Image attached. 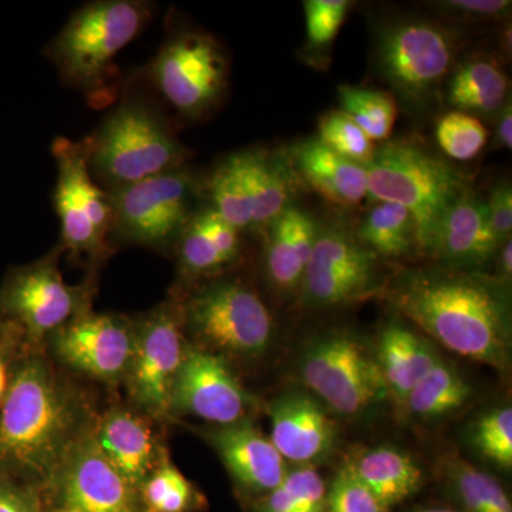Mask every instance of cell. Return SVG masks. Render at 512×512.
<instances>
[{"label":"cell","instance_id":"6da1fadb","mask_svg":"<svg viewBox=\"0 0 512 512\" xmlns=\"http://www.w3.org/2000/svg\"><path fill=\"white\" fill-rule=\"evenodd\" d=\"M77 379L45 349L26 345L0 406V476L36 488L47 507L60 471L101 410Z\"/></svg>","mask_w":512,"mask_h":512},{"label":"cell","instance_id":"7a4b0ae2","mask_svg":"<svg viewBox=\"0 0 512 512\" xmlns=\"http://www.w3.org/2000/svg\"><path fill=\"white\" fill-rule=\"evenodd\" d=\"M507 282L444 265L406 271L389 301L444 348L505 372L511 359V298Z\"/></svg>","mask_w":512,"mask_h":512},{"label":"cell","instance_id":"3957f363","mask_svg":"<svg viewBox=\"0 0 512 512\" xmlns=\"http://www.w3.org/2000/svg\"><path fill=\"white\" fill-rule=\"evenodd\" d=\"M367 194L402 205L416 228L417 252L433 256L447 212L468 190L460 168L410 140H390L366 165Z\"/></svg>","mask_w":512,"mask_h":512},{"label":"cell","instance_id":"277c9868","mask_svg":"<svg viewBox=\"0 0 512 512\" xmlns=\"http://www.w3.org/2000/svg\"><path fill=\"white\" fill-rule=\"evenodd\" d=\"M86 138L90 173L106 191L184 167L192 156L163 110L140 96L120 101Z\"/></svg>","mask_w":512,"mask_h":512},{"label":"cell","instance_id":"5b68a950","mask_svg":"<svg viewBox=\"0 0 512 512\" xmlns=\"http://www.w3.org/2000/svg\"><path fill=\"white\" fill-rule=\"evenodd\" d=\"M147 0H93L74 10L45 55L67 86L100 99L116 77L114 59L154 18Z\"/></svg>","mask_w":512,"mask_h":512},{"label":"cell","instance_id":"8992f818","mask_svg":"<svg viewBox=\"0 0 512 512\" xmlns=\"http://www.w3.org/2000/svg\"><path fill=\"white\" fill-rule=\"evenodd\" d=\"M180 303L185 338L194 348L239 362L266 355L274 318L258 292L238 278L208 279L171 291Z\"/></svg>","mask_w":512,"mask_h":512},{"label":"cell","instance_id":"52a82bcc","mask_svg":"<svg viewBox=\"0 0 512 512\" xmlns=\"http://www.w3.org/2000/svg\"><path fill=\"white\" fill-rule=\"evenodd\" d=\"M52 154L57 170L53 205L60 222L59 247L70 261L87 268V276L97 278V272L114 252L109 192L90 173L86 137L80 141L57 137Z\"/></svg>","mask_w":512,"mask_h":512},{"label":"cell","instance_id":"ba28073f","mask_svg":"<svg viewBox=\"0 0 512 512\" xmlns=\"http://www.w3.org/2000/svg\"><path fill=\"white\" fill-rule=\"evenodd\" d=\"M205 180L188 165L109 192L111 245H134L173 254L185 227L201 210Z\"/></svg>","mask_w":512,"mask_h":512},{"label":"cell","instance_id":"9c48e42d","mask_svg":"<svg viewBox=\"0 0 512 512\" xmlns=\"http://www.w3.org/2000/svg\"><path fill=\"white\" fill-rule=\"evenodd\" d=\"M457 57V37L433 20L407 18L384 26L376 43V67L394 99L423 113L439 96Z\"/></svg>","mask_w":512,"mask_h":512},{"label":"cell","instance_id":"30bf717a","mask_svg":"<svg viewBox=\"0 0 512 512\" xmlns=\"http://www.w3.org/2000/svg\"><path fill=\"white\" fill-rule=\"evenodd\" d=\"M62 255L57 244L37 261L13 266L0 282V319L20 330L29 348L45 349L53 332L93 309L97 278L67 284L59 268Z\"/></svg>","mask_w":512,"mask_h":512},{"label":"cell","instance_id":"8fae6325","mask_svg":"<svg viewBox=\"0 0 512 512\" xmlns=\"http://www.w3.org/2000/svg\"><path fill=\"white\" fill-rule=\"evenodd\" d=\"M131 319L133 352L121 386L126 402L158 423H173L175 380L188 348L178 298L170 292L165 301Z\"/></svg>","mask_w":512,"mask_h":512},{"label":"cell","instance_id":"7c38bea8","mask_svg":"<svg viewBox=\"0 0 512 512\" xmlns=\"http://www.w3.org/2000/svg\"><path fill=\"white\" fill-rule=\"evenodd\" d=\"M161 99L185 120H200L220 106L228 89L227 53L210 33L175 30L147 67Z\"/></svg>","mask_w":512,"mask_h":512},{"label":"cell","instance_id":"4fadbf2b","mask_svg":"<svg viewBox=\"0 0 512 512\" xmlns=\"http://www.w3.org/2000/svg\"><path fill=\"white\" fill-rule=\"evenodd\" d=\"M298 372L316 399L340 416H360L389 396L373 350L345 330L309 340Z\"/></svg>","mask_w":512,"mask_h":512},{"label":"cell","instance_id":"5bb4252c","mask_svg":"<svg viewBox=\"0 0 512 512\" xmlns=\"http://www.w3.org/2000/svg\"><path fill=\"white\" fill-rule=\"evenodd\" d=\"M133 343L131 316L89 309L53 332L46 339L45 350L70 375L116 392L123 386Z\"/></svg>","mask_w":512,"mask_h":512},{"label":"cell","instance_id":"9a60e30c","mask_svg":"<svg viewBox=\"0 0 512 512\" xmlns=\"http://www.w3.org/2000/svg\"><path fill=\"white\" fill-rule=\"evenodd\" d=\"M383 288L382 259L346 229L319 227L301 292L306 305L335 309Z\"/></svg>","mask_w":512,"mask_h":512},{"label":"cell","instance_id":"2e32d148","mask_svg":"<svg viewBox=\"0 0 512 512\" xmlns=\"http://www.w3.org/2000/svg\"><path fill=\"white\" fill-rule=\"evenodd\" d=\"M256 400L224 357L188 343L175 380L171 419L191 416L208 426H231L252 420Z\"/></svg>","mask_w":512,"mask_h":512},{"label":"cell","instance_id":"e0dca14e","mask_svg":"<svg viewBox=\"0 0 512 512\" xmlns=\"http://www.w3.org/2000/svg\"><path fill=\"white\" fill-rule=\"evenodd\" d=\"M50 508L79 512H146L137 488L121 476L100 450L94 430L74 448L60 471L50 493Z\"/></svg>","mask_w":512,"mask_h":512},{"label":"cell","instance_id":"ac0fdd59","mask_svg":"<svg viewBox=\"0 0 512 512\" xmlns=\"http://www.w3.org/2000/svg\"><path fill=\"white\" fill-rule=\"evenodd\" d=\"M164 427L165 424L138 412L126 400L114 397L100 410L94 436L107 460L138 490L171 457Z\"/></svg>","mask_w":512,"mask_h":512},{"label":"cell","instance_id":"d6986e66","mask_svg":"<svg viewBox=\"0 0 512 512\" xmlns=\"http://www.w3.org/2000/svg\"><path fill=\"white\" fill-rule=\"evenodd\" d=\"M272 443L285 461L313 466L338 444V426L316 397L286 392L268 404Z\"/></svg>","mask_w":512,"mask_h":512},{"label":"cell","instance_id":"ffe728a7","mask_svg":"<svg viewBox=\"0 0 512 512\" xmlns=\"http://www.w3.org/2000/svg\"><path fill=\"white\" fill-rule=\"evenodd\" d=\"M198 433L214 448L234 483L254 498L269 493L284 480L286 461L254 421L208 426Z\"/></svg>","mask_w":512,"mask_h":512},{"label":"cell","instance_id":"44dd1931","mask_svg":"<svg viewBox=\"0 0 512 512\" xmlns=\"http://www.w3.org/2000/svg\"><path fill=\"white\" fill-rule=\"evenodd\" d=\"M241 234L205 204L175 245L178 281L174 288H188L221 276L241 256Z\"/></svg>","mask_w":512,"mask_h":512},{"label":"cell","instance_id":"7402d4cb","mask_svg":"<svg viewBox=\"0 0 512 512\" xmlns=\"http://www.w3.org/2000/svg\"><path fill=\"white\" fill-rule=\"evenodd\" d=\"M501 245L490 227L485 200L468 190L447 212L431 258L448 268L483 272Z\"/></svg>","mask_w":512,"mask_h":512},{"label":"cell","instance_id":"603a6c76","mask_svg":"<svg viewBox=\"0 0 512 512\" xmlns=\"http://www.w3.org/2000/svg\"><path fill=\"white\" fill-rule=\"evenodd\" d=\"M262 232H265L264 269L269 285L284 296L301 291L319 225L311 214L289 205Z\"/></svg>","mask_w":512,"mask_h":512},{"label":"cell","instance_id":"cb8c5ba5","mask_svg":"<svg viewBox=\"0 0 512 512\" xmlns=\"http://www.w3.org/2000/svg\"><path fill=\"white\" fill-rule=\"evenodd\" d=\"M288 154L296 177L325 200L342 207L365 200L366 167L339 156L318 137L299 141Z\"/></svg>","mask_w":512,"mask_h":512},{"label":"cell","instance_id":"d4e9b609","mask_svg":"<svg viewBox=\"0 0 512 512\" xmlns=\"http://www.w3.org/2000/svg\"><path fill=\"white\" fill-rule=\"evenodd\" d=\"M373 355L387 392L403 407L416 384L440 360L429 340L421 338L400 322L389 323L382 330Z\"/></svg>","mask_w":512,"mask_h":512},{"label":"cell","instance_id":"484cf974","mask_svg":"<svg viewBox=\"0 0 512 512\" xmlns=\"http://www.w3.org/2000/svg\"><path fill=\"white\" fill-rule=\"evenodd\" d=\"M448 106L470 116H497L507 103L510 80L488 56L470 57L454 66L446 84Z\"/></svg>","mask_w":512,"mask_h":512},{"label":"cell","instance_id":"4316f807","mask_svg":"<svg viewBox=\"0 0 512 512\" xmlns=\"http://www.w3.org/2000/svg\"><path fill=\"white\" fill-rule=\"evenodd\" d=\"M346 463L387 508L412 497L423 485V471L416 461L396 447L357 451Z\"/></svg>","mask_w":512,"mask_h":512},{"label":"cell","instance_id":"83f0119b","mask_svg":"<svg viewBox=\"0 0 512 512\" xmlns=\"http://www.w3.org/2000/svg\"><path fill=\"white\" fill-rule=\"evenodd\" d=\"M254 161L255 148L229 154L204 183L208 207L241 232L252 229Z\"/></svg>","mask_w":512,"mask_h":512},{"label":"cell","instance_id":"f1b7e54d","mask_svg":"<svg viewBox=\"0 0 512 512\" xmlns=\"http://www.w3.org/2000/svg\"><path fill=\"white\" fill-rule=\"evenodd\" d=\"M296 180L288 151L255 148L252 231H264L291 205Z\"/></svg>","mask_w":512,"mask_h":512},{"label":"cell","instance_id":"f546056e","mask_svg":"<svg viewBox=\"0 0 512 512\" xmlns=\"http://www.w3.org/2000/svg\"><path fill=\"white\" fill-rule=\"evenodd\" d=\"M356 237L380 259H399L417 252L412 215L393 202L379 201L367 212Z\"/></svg>","mask_w":512,"mask_h":512},{"label":"cell","instance_id":"4dcf8cb0","mask_svg":"<svg viewBox=\"0 0 512 512\" xmlns=\"http://www.w3.org/2000/svg\"><path fill=\"white\" fill-rule=\"evenodd\" d=\"M471 396L470 384L440 359L410 392L404 409L416 419L437 420L460 410Z\"/></svg>","mask_w":512,"mask_h":512},{"label":"cell","instance_id":"1f68e13d","mask_svg":"<svg viewBox=\"0 0 512 512\" xmlns=\"http://www.w3.org/2000/svg\"><path fill=\"white\" fill-rule=\"evenodd\" d=\"M146 512H202L208 500L197 484L167 458L138 488Z\"/></svg>","mask_w":512,"mask_h":512},{"label":"cell","instance_id":"d6a6232c","mask_svg":"<svg viewBox=\"0 0 512 512\" xmlns=\"http://www.w3.org/2000/svg\"><path fill=\"white\" fill-rule=\"evenodd\" d=\"M325 481L313 466L286 471L282 483L254 498L255 512H326Z\"/></svg>","mask_w":512,"mask_h":512},{"label":"cell","instance_id":"836d02e7","mask_svg":"<svg viewBox=\"0 0 512 512\" xmlns=\"http://www.w3.org/2000/svg\"><path fill=\"white\" fill-rule=\"evenodd\" d=\"M340 107L372 141H386L397 119V101L392 94L357 86H340Z\"/></svg>","mask_w":512,"mask_h":512},{"label":"cell","instance_id":"e575fe53","mask_svg":"<svg viewBox=\"0 0 512 512\" xmlns=\"http://www.w3.org/2000/svg\"><path fill=\"white\" fill-rule=\"evenodd\" d=\"M448 476L466 512H512L500 481L460 457L447 461Z\"/></svg>","mask_w":512,"mask_h":512},{"label":"cell","instance_id":"d590c367","mask_svg":"<svg viewBox=\"0 0 512 512\" xmlns=\"http://www.w3.org/2000/svg\"><path fill=\"white\" fill-rule=\"evenodd\" d=\"M440 150L456 161L476 158L488 143V131L477 117L461 111H448L436 127Z\"/></svg>","mask_w":512,"mask_h":512},{"label":"cell","instance_id":"8d00e7d4","mask_svg":"<svg viewBox=\"0 0 512 512\" xmlns=\"http://www.w3.org/2000/svg\"><path fill=\"white\" fill-rule=\"evenodd\" d=\"M471 443L488 461L504 470L512 467V409L498 407L478 417L471 427Z\"/></svg>","mask_w":512,"mask_h":512},{"label":"cell","instance_id":"74e56055","mask_svg":"<svg viewBox=\"0 0 512 512\" xmlns=\"http://www.w3.org/2000/svg\"><path fill=\"white\" fill-rule=\"evenodd\" d=\"M318 140L339 156L366 167L375 156V143L343 111H330L320 117Z\"/></svg>","mask_w":512,"mask_h":512},{"label":"cell","instance_id":"f35d334b","mask_svg":"<svg viewBox=\"0 0 512 512\" xmlns=\"http://www.w3.org/2000/svg\"><path fill=\"white\" fill-rule=\"evenodd\" d=\"M352 3L346 0H306V43L312 53L328 52Z\"/></svg>","mask_w":512,"mask_h":512},{"label":"cell","instance_id":"ab89813d","mask_svg":"<svg viewBox=\"0 0 512 512\" xmlns=\"http://www.w3.org/2000/svg\"><path fill=\"white\" fill-rule=\"evenodd\" d=\"M326 512H389L346 463L326 495Z\"/></svg>","mask_w":512,"mask_h":512},{"label":"cell","instance_id":"60d3db41","mask_svg":"<svg viewBox=\"0 0 512 512\" xmlns=\"http://www.w3.org/2000/svg\"><path fill=\"white\" fill-rule=\"evenodd\" d=\"M511 5L507 0H447L437 2L436 8L451 18L477 23L507 19Z\"/></svg>","mask_w":512,"mask_h":512},{"label":"cell","instance_id":"b9f144b4","mask_svg":"<svg viewBox=\"0 0 512 512\" xmlns=\"http://www.w3.org/2000/svg\"><path fill=\"white\" fill-rule=\"evenodd\" d=\"M43 494L36 488L6 476H0V512H46Z\"/></svg>","mask_w":512,"mask_h":512},{"label":"cell","instance_id":"7bdbcfd3","mask_svg":"<svg viewBox=\"0 0 512 512\" xmlns=\"http://www.w3.org/2000/svg\"><path fill=\"white\" fill-rule=\"evenodd\" d=\"M487 205L488 221L495 237L501 244L511 239L512 232V188L504 181L495 185L493 191L485 200Z\"/></svg>","mask_w":512,"mask_h":512},{"label":"cell","instance_id":"ee69618b","mask_svg":"<svg viewBox=\"0 0 512 512\" xmlns=\"http://www.w3.org/2000/svg\"><path fill=\"white\" fill-rule=\"evenodd\" d=\"M25 346L22 332L12 323H6L0 332V406L9 390L13 366Z\"/></svg>","mask_w":512,"mask_h":512},{"label":"cell","instance_id":"f6af8a7d","mask_svg":"<svg viewBox=\"0 0 512 512\" xmlns=\"http://www.w3.org/2000/svg\"><path fill=\"white\" fill-rule=\"evenodd\" d=\"M512 147V107L511 99L498 111L493 140V150H511Z\"/></svg>","mask_w":512,"mask_h":512},{"label":"cell","instance_id":"bcb514c9","mask_svg":"<svg viewBox=\"0 0 512 512\" xmlns=\"http://www.w3.org/2000/svg\"><path fill=\"white\" fill-rule=\"evenodd\" d=\"M498 256V275L497 278H500L501 281L507 282L510 284L511 275H512V244L511 239L505 241L503 245H501L500 249L497 252Z\"/></svg>","mask_w":512,"mask_h":512},{"label":"cell","instance_id":"7dc6e473","mask_svg":"<svg viewBox=\"0 0 512 512\" xmlns=\"http://www.w3.org/2000/svg\"><path fill=\"white\" fill-rule=\"evenodd\" d=\"M417 512H457L450 510V508H430V510H421Z\"/></svg>","mask_w":512,"mask_h":512},{"label":"cell","instance_id":"c3c4849f","mask_svg":"<svg viewBox=\"0 0 512 512\" xmlns=\"http://www.w3.org/2000/svg\"><path fill=\"white\" fill-rule=\"evenodd\" d=\"M46 512H79L74 510H69V508H50Z\"/></svg>","mask_w":512,"mask_h":512},{"label":"cell","instance_id":"681fc988","mask_svg":"<svg viewBox=\"0 0 512 512\" xmlns=\"http://www.w3.org/2000/svg\"><path fill=\"white\" fill-rule=\"evenodd\" d=\"M6 322H3L2 319H0V332H2L3 328H5Z\"/></svg>","mask_w":512,"mask_h":512}]
</instances>
